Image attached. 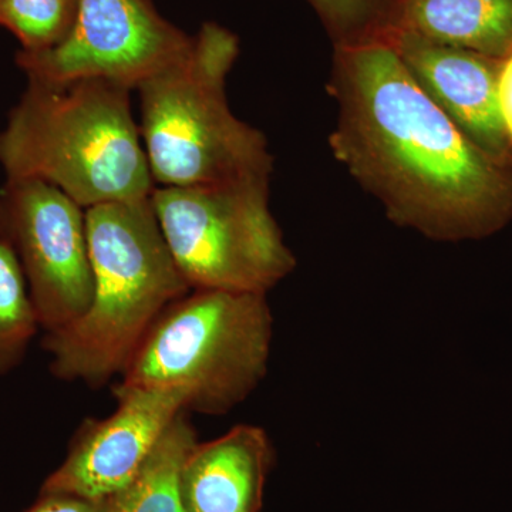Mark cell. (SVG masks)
Segmentation results:
<instances>
[{"label": "cell", "instance_id": "6da1fadb", "mask_svg": "<svg viewBox=\"0 0 512 512\" xmlns=\"http://www.w3.org/2000/svg\"><path fill=\"white\" fill-rule=\"evenodd\" d=\"M333 156L387 218L434 241L497 234L512 221V161L485 153L414 82L386 40L335 47Z\"/></svg>", "mask_w": 512, "mask_h": 512}, {"label": "cell", "instance_id": "3957f363", "mask_svg": "<svg viewBox=\"0 0 512 512\" xmlns=\"http://www.w3.org/2000/svg\"><path fill=\"white\" fill-rule=\"evenodd\" d=\"M93 296L82 318L46 333L57 379L101 386L121 375L165 308L191 291L175 265L151 195L86 210Z\"/></svg>", "mask_w": 512, "mask_h": 512}, {"label": "cell", "instance_id": "8fae6325", "mask_svg": "<svg viewBox=\"0 0 512 512\" xmlns=\"http://www.w3.org/2000/svg\"><path fill=\"white\" fill-rule=\"evenodd\" d=\"M275 460L262 427L239 424L197 443L187 457L181 490L187 512H259Z\"/></svg>", "mask_w": 512, "mask_h": 512}, {"label": "cell", "instance_id": "2e32d148", "mask_svg": "<svg viewBox=\"0 0 512 512\" xmlns=\"http://www.w3.org/2000/svg\"><path fill=\"white\" fill-rule=\"evenodd\" d=\"M333 46H355L389 33L397 0H308Z\"/></svg>", "mask_w": 512, "mask_h": 512}, {"label": "cell", "instance_id": "e0dca14e", "mask_svg": "<svg viewBox=\"0 0 512 512\" xmlns=\"http://www.w3.org/2000/svg\"><path fill=\"white\" fill-rule=\"evenodd\" d=\"M28 512H106V501L96 503L72 495H40V500Z\"/></svg>", "mask_w": 512, "mask_h": 512}, {"label": "cell", "instance_id": "ba28073f", "mask_svg": "<svg viewBox=\"0 0 512 512\" xmlns=\"http://www.w3.org/2000/svg\"><path fill=\"white\" fill-rule=\"evenodd\" d=\"M191 43L151 0H79L72 32L59 46L19 52L16 62L29 82L103 79L133 90L177 62Z\"/></svg>", "mask_w": 512, "mask_h": 512}, {"label": "cell", "instance_id": "5bb4252c", "mask_svg": "<svg viewBox=\"0 0 512 512\" xmlns=\"http://www.w3.org/2000/svg\"><path fill=\"white\" fill-rule=\"evenodd\" d=\"M39 318L15 252L0 237V377L25 359Z\"/></svg>", "mask_w": 512, "mask_h": 512}, {"label": "cell", "instance_id": "30bf717a", "mask_svg": "<svg viewBox=\"0 0 512 512\" xmlns=\"http://www.w3.org/2000/svg\"><path fill=\"white\" fill-rule=\"evenodd\" d=\"M383 40L396 50L414 82L485 153L512 161V144L498 104L503 60L431 42L410 32Z\"/></svg>", "mask_w": 512, "mask_h": 512}, {"label": "cell", "instance_id": "7c38bea8", "mask_svg": "<svg viewBox=\"0 0 512 512\" xmlns=\"http://www.w3.org/2000/svg\"><path fill=\"white\" fill-rule=\"evenodd\" d=\"M392 32L503 60L512 53V0H397Z\"/></svg>", "mask_w": 512, "mask_h": 512}, {"label": "cell", "instance_id": "5b68a950", "mask_svg": "<svg viewBox=\"0 0 512 512\" xmlns=\"http://www.w3.org/2000/svg\"><path fill=\"white\" fill-rule=\"evenodd\" d=\"M274 316L264 293L192 289L158 316L121 372V390H175L220 416L268 372Z\"/></svg>", "mask_w": 512, "mask_h": 512}, {"label": "cell", "instance_id": "ac0fdd59", "mask_svg": "<svg viewBox=\"0 0 512 512\" xmlns=\"http://www.w3.org/2000/svg\"><path fill=\"white\" fill-rule=\"evenodd\" d=\"M498 104H500L505 131L512 144V53L501 63L500 77H498Z\"/></svg>", "mask_w": 512, "mask_h": 512}, {"label": "cell", "instance_id": "4fadbf2b", "mask_svg": "<svg viewBox=\"0 0 512 512\" xmlns=\"http://www.w3.org/2000/svg\"><path fill=\"white\" fill-rule=\"evenodd\" d=\"M197 443L194 427L181 412L165 429L137 476L106 500V512H187L181 476Z\"/></svg>", "mask_w": 512, "mask_h": 512}, {"label": "cell", "instance_id": "9c48e42d", "mask_svg": "<svg viewBox=\"0 0 512 512\" xmlns=\"http://www.w3.org/2000/svg\"><path fill=\"white\" fill-rule=\"evenodd\" d=\"M114 396L116 412L84 423L40 495L109 500L137 476L165 429L185 412L184 394L175 390L114 389Z\"/></svg>", "mask_w": 512, "mask_h": 512}, {"label": "cell", "instance_id": "52a82bcc", "mask_svg": "<svg viewBox=\"0 0 512 512\" xmlns=\"http://www.w3.org/2000/svg\"><path fill=\"white\" fill-rule=\"evenodd\" d=\"M0 237L18 258L40 328L82 318L93 296L86 210L55 185L8 178L0 190Z\"/></svg>", "mask_w": 512, "mask_h": 512}, {"label": "cell", "instance_id": "277c9868", "mask_svg": "<svg viewBox=\"0 0 512 512\" xmlns=\"http://www.w3.org/2000/svg\"><path fill=\"white\" fill-rule=\"evenodd\" d=\"M238 56V37L205 23L183 57L137 87L138 127L160 187L225 183L274 170L264 134L229 109L225 87Z\"/></svg>", "mask_w": 512, "mask_h": 512}, {"label": "cell", "instance_id": "8992f818", "mask_svg": "<svg viewBox=\"0 0 512 512\" xmlns=\"http://www.w3.org/2000/svg\"><path fill=\"white\" fill-rule=\"evenodd\" d=\"M269 177L151 192L165 242L191 291L266 295L296 268L269 210Z\"/></svg>", "mask_w": 512, "mask_h": 512}, {"label": "cell", "instance_id": "7a4b0ae2", "mask_svg": "<svg viewBox=\"0 0 512 512\" xmlns=\"http://www.w3.org/2000/svg\"><path fill=\"white\" fill-rule=\"evenodd\" d=\"M130 92L109 80L29 82L0 131L8 178H36L84 210L150 197L153 175Z\"/></svg>", "mask_w": 512, "mask_h": 512}, {"label": "cell", "instance_id": "9a60e30c", "mask_svg": "<svg viewBox=\"0 0 512 512\" xmlns=\"http://www.w3.org/2000/svg\"><path fill=\"white\" fill-rule=\"evenodd\" d=\"M79 0H0V26L22 45L20 52L53 49L69 36Z\"/></svg>", "mask_w": 512, "mask_h": 512}]
</instances>
